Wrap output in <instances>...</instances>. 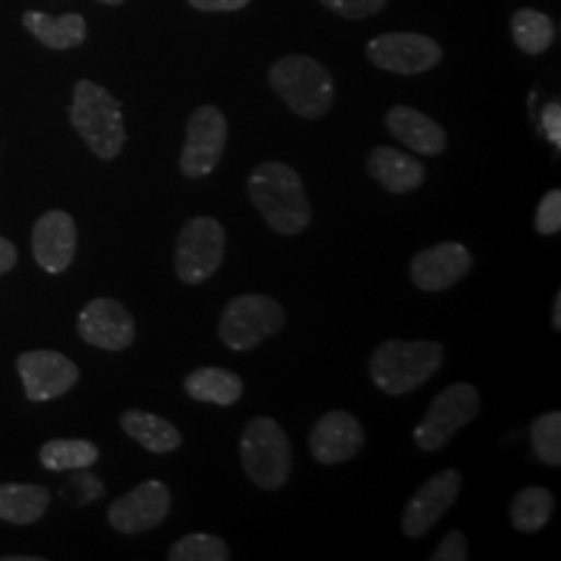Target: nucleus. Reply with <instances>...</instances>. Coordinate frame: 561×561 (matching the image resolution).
<instances>
[{
    "label": "nucleus",
    "instance_id": "obj_30",
    "mask_svg": "<svg viewBox=\"0 0 561 561\" xmlns=\"http://www.w3.org/2000/svg\"><path fill=\"white\" fill-rule=\"evenodd\" d=\"M321 4L345 20H364L382 11L387 0H321Z\"/></svg>",
    "mask_w": 561,
    "mask_h": 561
},
{
    "label": "nucleus",
    "instance_id": "obj_9",
    "mask_svg": "<svg viewBox=\"0 0 561 561\" xmlns=\"http://www.w3.org/2000/svg\"><path fill=\"white\" fill-rule=\"evenodd\" d=\"M229 136L227 117L213 104L198 106L185 127V141L181 150L180 169L187 180H202L210 175L225 154Z\"/></svg>",
    "mask_w": 561,
    "mask_h": 561
},
{
    "label": "nucleus",
    "instance_id": "obj_31",
    "mask_svg": "<svg viewBox=\"0 0 561 561\" xmlns=\"http://www.w3.org/2000/svg\"><path fill=\"white\" fill-rule=\"evenodd\" d=\"M470 558V547L468 539L463 537L461 530H449L443 541L437 545L435 553L431 556V561H466Z\"/></svg>",
    "mask_w": 561,
    "mask_h": 561
},
{
    "label": "nucleus",
    "instance_id": "obj_18",
    "mask_svg": "<svg viewBox=\"0 0 561 561\" xmlns=\"http://www.w3.org/2000/svg\"><path fill=\"white\" fill-rule=\"evenodd\" d=\"M385 125L396 140L422 157H437L447 148V134L442 125L412 106L398 104L389 108Z\"/></svg>",
    "mask_w": 561,
    "mask_h": 561
},
{
    "label": "nucleus",
    "instance_id": "obj_27",
    "mask_svg": "<svg viewBox=\"0 0 561 561\" xmlns=\"http://www.w3.org/2000/svg\"><path fill=\"white\" fill-rule=\"evenodd\" d=\"M167 558L171 561H229L231 551L221 537L194 533L173 542Z\"/></svg>",
    "mask_w": 561,
    "mask_h": 561
},
{
    "label": "nucleus",
    "instance_id": "obj_6",
    "mask_svg": "<svg viewBox=\"0 0 561 561\" xmlns=\"http://www.w3.org/2000/svg\"><path fill=\"white\" fill-rule=\"evenodd\" d=\"M283 327L285 310L279 301L262 294H243L225 306L219 337L229 350L248 352L275 337Z\"/></svg>",
    "mask_w": 561,
    "mask_h": 561
},
{
    "label": "nucleus",
    "instance_id": "obj_17",
    "mask_svg": "<svg viewBox=\"0 0 561 561\" xmlns=\"http://www.w3.org/2000/svg\"><path fill=\"white\" fill-rule=\"evenodd\" d=\"M32 252L48 275H59L71 266L78 252V225L65 210H48L32 229Z\"/></svg>",
    "mask_w": 561,
    "mask_h": 561
},
{
    "label": "nucleus",
    "instance_id": "obj_34",
    "mask_svg": "<svg viewBox=\"0 0 561 561\" xmlns=\"http://www.w3.org/2000/svg\"><path fill=\"white\" fill-rule=\"evenodd\" d=\"M20 254L13 241L7 238H0V275H7L9 271H13L18 266Z\"/></svg>",
    "mask_w": 561,
    "mask_h": 561
},
{
    "label": "nucleus",
    "instance_id": "obj_37",
    "mask_svg": "<svg viewBox=\"0 0 561 561\" xmlns=\"http://www.w3.org/2000/svg\"><path fill=\"white\" fill-rule=\"evenodd\" d=\"M96 2H101V4H106V7H119V4H123L125 0H96Z\"/></svg>",
    "mask_w": 561,
    "mask_h": 561
},
{
    "label": "nucleus",
    "instance_id": "obj_33",
    "mask_svg": "<svg viewBox=\"0 0 561 561\" xmlns=\"http://www.w3.org/2000/svg\"><path fill=\"white\" fill-rule=\"evenodd\" d=\"M190 7L202 13H233L250 4V0H187Z\"/></svg>",
    "mask_w": 561,
    "mask_h": 561
},
{
    "label": "nucleus",
    "instance_id": "obj_29",
    "mask_svg": "<svg viewBox=\"0 0 561 561\" xmlns=\"http://www.w3.org/2000/svg\"><path fill=\"white\" fill-rule=\"evenodd\" d=\"M535 229L541 236H556L561 229V192L551 190L542 196L535 215Z\"/></svg>",
    "mask_w": 561,
    "mask_h": 561
},
{
    "label": "nucleus",
    "instance_id": "obj_26",
    "mask_svg": "<svg viewBox=\"0 0 561 561\" xmlns=\"http://www.w3.org/2000/svg\"><path fill=\"white\" fill-rule=\"evenodd\" d=\"M512 38L526 55H542L556 42V25L537 9H520L512 18Z\"/></svg>",
    "mask_w": 561,
    "mask_h": 561
},
{
    "label": "nucleus",
    "instance_id": "obj_8",
    "mask_svg": "<svg viewBox=\"0 0 561 561\" xmlns=\"http://www.w3.org/2000/svg\"><path fill=\"white\" fill-rule=\"evenodd\" d=\"M225 229L213 217H194L181 227L175 243V273L185 285L210 279L225 261Z\"/></svg>",
    "mask_w": 561,
    "mask_h": 561
},
{
    "label": "nucleus",
    "instance_id": "obj_23",
    "mask_svg": "<svg viewBox=\"0 0 561 561\" xmlns=\"http://www.w3.org/2000/svg\"><path fill=\"white\" fill-rule=\"evenodd\" d=\"M119 424L127 437L140 443L150 454H171L183 443V435L173 422L150 412L127 410L121 414Z\"/></svg>",
    "mask_w": 561,
    "mask_h": 561
},
{
    "label": "nucleus",
    "instance_id": "obj_32",
    "mask_svg": "<svg viewBox=\"0 0 561 561\" xmlns=\"http://www.w3.org/2000/svg\"><path fill=\"white\" fill-rule=\"evenodd\" d=\"M541 123L545 134L551 144L561 148V106L560 102H549L541 113Z\"/></svg>",
    "mask_w": 561,
    "mask_h": 561
},
{
    "label": "nucleus",
    "instance_id": "obj_1",
    "mask_svg": "<svg viewBox=\"0 0 561 561\" xmlns=\"http://www.w3.org/2000/svg\"><path fill=\"white\" fill-rule=\"evenodd\" d=\"M248 196L264 222L283 238L300 236L312 221V208L300 173L283 162H262L248 178Z\"/></svg>",
    "mask_w": 561,
    "mask_h": 561
},
{
    "label": "nucleus",
    "instance_id": "obj_35",
    "mask_svg": "<svg viewBox=\"0 0 561 561\" xmlns=\"http://www.w3.org/2000/svg\"><path fill=\"white\" fill-rule=\"evenodd\" d=\"M551 324L556 331H561V291L556 294V300H553V314H551Z\"/></svg>",
    "mask_w": 561,
    "mask_h": 561
},
{
    "label": "nucleus",
    "instance_id": "obj_19",
    "mask_svg": "<svg viewBox=\"0 0 561 561\" xmlns=\"http://www.w3.org/2000/svg\"><path fill=\"white\" fill-rule=\"evenodd\" d=\"M366 171L391 194H410L426 180V169L419 159L391 146H377L370 150Z\"/></svg>",
    "mask_w": 561,
    "mask_h": 561
},
{
    "label": "nucleus",
    "instance_id": "obj_36",
    "mask_svg": "<svg viewBox=\"0 0 561 561\" xmlns=\"http://www.w3.org/2000/svg\"><path fill=\"white\" fill-rule=\"evenodd\" d=\"M42 558H34V556H7L2 561H41Z\"/></svg>",
    "mask_w": 561,
    "mask_h": 561
},
{
    "label": "nucleus",
    "instance_id": "obj_16",
    "mask_svg": "<svg viewBox=\"0 0 561 561\" xmlns=\"http://www.w3.org/2000/svg\"><path fill=\"white\" fill-rule=\"evenodd\" d=\"M364 443L366 433L360 422L345 410L327 412L312 426L308 437L312 458L324 466H335L356 458Z\"/></svg>",
    "mask_w": 561,
    "mask_h": 561
},
{
    "label": "nucleus",
    "instance_id": "obj_10",
    "mask_svg": "<svg viewBox=\"0 0 561 561\" xmlns=\"http://www.w3.org/2000/svg\"><path fill=\"white\" fill-rule=\"evenodd\" d=\"M366 59L382 71L419 76L435 69L443 59L442 44L414 32L379 34L366 44Z\"/></svg>",
    "mask_w": 561,
    "mask_h": 561
},
{
    "label": "nucleus",
    "instance_id": "obj_14",
    "mask_svg": "<svg viewBox=\"0 0 561 561\" xmlns=\"http://www.w3.org/2000/svg\"><path fill=\"white\" fill-rule=\"evenodd\" d=\"M461 489V474L456 468H445L431 477L408 502L401 518V530L410 539L424 537L443 514L454 505Z\"/></svg>",
    "mask_w": 561,
    "mask_h": 561
},
{
    "label": "nucleus",
    "instance_id": "obj_15",
    "mask_svg": "<svg viewBox=\"0 0 561 561\" xmlns=\"http://www.w3.org/2000/svg\"><path fill=\"white\" fill-rule=\"evenodd\" d=\"M474 266L470 250L458 241H443L419 252L410 262V279L414 287L428 294L445 291L463 279Z\"/></svg>",
    "mask_w": 561,
    "mask_h": 561
},
{
    "label": "nucleus",
    "instance_id": "obj_4",
    "mask_svg": "<svg viewBox=\"0 0 561 561\" xmlns=\"http://www.w3.org/2000/svg\"><path fill=\"white\" fill-rule=\"evenodd\" d=\"M268 83L283 102L308 121L322 119L335 102V80L319 60L287 55L268 71Z\"/></svg>",
    "mask_w": 561,
    "mask_h": 561
},
{
    "label": "nucleus",
    "instance_id": "obj_12",
    "mask_svg": "<svg viewBox=\"0 0 561 561\" xmlns=\"http://www.w3.org/2000/svg\"><path fill=\"white\" fill-rule=\"evenodd\" d=\"M171 512V491L161 481H144L127 495L111 503L108 524L125 537L148 533L167 520Z\"/></svg>",
    "mask_w": 561,
    "mask_h": 561
},
{
    "label": "nucleus",
    "instance_id": "obj_21",
    "mask_svg": "<svg viewBox=\"0 0 561 561\" xmlns=\"http://www.w3.org/2000/svg\"><path fill=\"white\" fill-rule=\"evenodd\" d=\"M50 489L27 482H0V520L9 524H36L50 507Z\"/></svg>",
    "mask_w": 561,
    "mask_h": 561
},
{
    "label": "nucleus",
    "instance_id": "obj_11",
    "mask_svg": "<svg viewBox=\"0 0 561 561\" xmlns=\"http://www.w3.org/2000/svg\"><path fill=\"white\" fill-rule=\"evenodd\" d=\"M25 398L32 403L57 400L80 381V366L55 350H30L18 362Z\"/></svg>",
    "mask_w": 561,
    "mask_h": 561
},
{
    "label": "nucleus",
    "instance_id": "obj_20",
    "mask_svg": "<svg viewBox=\"0 0 561 561\" xmlns=\"http://www.w3.org/2000/svg\"><path fill=\"white\" fill-rule=\"evenodd\" d=\"M23 27L50 50H71L88 38V25L80 13L48 15L42 11H25L21 18Z\"/></svg>",
    "mask_w": 561,
    "mask_h": 561
},
{
    "label": "nucleus",
    "instance_id": "obj_28",
    "mask_svg": "<svg viewBox=\"0 0 561 561\" xmlns=\"http://www.w3.org/2000/svg\"><path fill=\"white\" fill-rule=\"evenodd\" d=\"M530 443L537 454V458L558 468L561 466V414L560 412H547L537 416L530 424Z\"/></svg>",
    "mask_w": 561,
    "mask_h": 561
},
{
    "label": "nucleus",
    "instance_id": "obj_13",
    "mask_svg": "<svg viewBox=\"0 0 561 561\" xmlns=\"http://www.w3.org/2000/svg\"><path fill=\"white\" fill-rule=\"evenodd\" d=\"M78 333L88 345L104 352H123L136 341V321L121 301L96 298L83 306Z\"/></svg>",
    "mask_w": 561,
    "mask_h": 561
},
{
    "label": "nucleus",
    "instance_id": "obj_5",
    "mask_svg": "<svg viewBox=\"0 0 561 561\" xmlns=\"http://www.w3.org/2000/svg\"><path fill=\"white\" fill-rule=\"evenodd\" d=\"M240 458L248 479L262 491H279L289 479L291 445L279 422L256 416L241 433Z\"/></svg>",
    "mask_w": 561,
    "mask_h": 561
},
{
    "label": "nucleus",
    "instance_id": "obj_7",
    "mask_svg": "<svg viewBox=\"0 0 561 561\" xmlns=\"http://www.w3.org/2000/svg\"><path fill=\"white\" fill-rule=\"evenodd\" d=\"M481 414V393L470 382H454L431 401L424 419L414 428V442L422 451H439L466 424Z\"/></svg>",
    "mask_w": 561,
    "mask_h": 561
},
{
    "label": "nucleus",
    "instance_id": "obj_2",
    "mask_svg": "<svg viewBox=\"0 0 561 561\" xmlns=\"http://www.w3.org/2000/svg\"><path fill=\"white\" fill-rule=\"evenodd\" d=\"M443 356L437 341H382L368 362L370 379L387 396H405L437 375Z\"/></svg>",
    "mask_w": 561,
    "mask_h": 561
},
{
    "label": "nucleus",
    "instance_id": "obj_3",
    "mask_svg": "<svg viewBox=\"0 0 561 561\" xmlns=\"http://www.w3.org/2000/svg\"><path fill=\"white\" fill-rule=\"evenodd\" d=\"M69 121L85 146L102 159H117L127 140L121 102L101 83L80 80L73 88Z\"/></svg>",
    "mask_w": 561,
    "mask_h": 561
},
{
    "label": "nucleus",
    "instance_id": "obj_22",
    "mask_svg": "<svg viewBox=\"0 0 561 561\" xmlns=\"http://www.w3.org/2000/svg\"><path fill=\"white\" fill-rule=\"evenodd\" d=\"M185 393L194 401L201 403H215L221 408L236 405L243 393V381L240 375L227 368L217 366H202L192 370L185 381Z\"/></svg>",
    "mask_w": 561,
    "mask_h": 561
},
{
    "label": "nucleus",
    "instance_id": "obj_25",
    "mask_svg": "<svg viewBox=\"0 0 561 561\" xmlns=\"http://www.w3.org/2000/svg\"><path fill=\"white\" fill-rule=\"evenodd\" d=\"M101 458L96 443L88 439H53L41 449V463L50 472L88 470Z\"/></svg>",
    "mask_w": 561,
    "mask_h": 561
},
{
    "label": "nucleus",
    "instance_id": "obj_24",
    "mask_svg": "<svg viewBox=\"0 0 561 561\" xmlns=\"http://www.w3.org/2000/svg\"><path fill=\"white\" fill-rule=\"evenodd\" d=\"M556 497L545 486H526L510 503V518L522 535H533L545 528L553 518Z\"/></svg>",
    "mask_w": 561,
    "mask_h": 561
}]
</instances>
